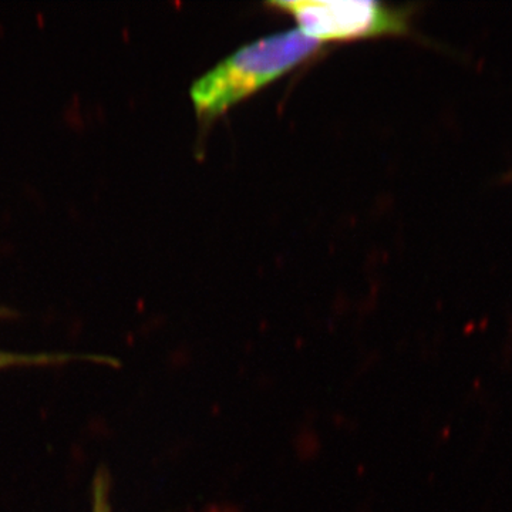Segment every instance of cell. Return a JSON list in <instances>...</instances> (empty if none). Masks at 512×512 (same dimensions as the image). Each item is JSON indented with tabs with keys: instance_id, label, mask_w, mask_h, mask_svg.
<instances>
[{
	"instance_id": "obj_4",
	"label": "cell",
	"mask_w": 512,
	"mask_h": 512,
	"mask_svg": "<svg viewBox=\"0 0 512 512\" xmlns=\"http://www.w3.org/2000/svg\"><path fill=\"white\" fill-rule=\"evenodd\" d=\"M97 504L100 505V510H96V512H107L106 500H104V498H103V491H101V497L97 498Z\"/></svg>"
},
{
	"instance_id": "obj_3",
	"label": "cell",
	"mask_w": 512,
	"mask_h": 512,
	"mask_svg": "<svg viewBox=\"0 0 512 512\" xmlns=\"http://www.w3.org/2000/svg\"><path fill=\"white\" fill-rule=\"evenodd\" d=\"M72 359H79V357L67 355H18V353L0 352V369L12 366L47 365V363L67 362V360Z\"/></svg>"
},
{
	"instance_id": "obj_2",
	"label": "cell",
	"mask_w": 512,
	"mask_h": 512,
	"mask_svg": "<svg viewBox=\"0 0 512 512\" xmlns=\"http://www.w3.org/2000/svg\"><path fill=\"white\" fill-rule=\"evenodd\" d=\"M269 8L292 16L306 36L326 42L410 36L413 33L412 5L393 6L375 0H279Z\"/></svg>"
},
{
	"instance_id": "obj_1",
	"label": "cell",
	"mask_w": 512,
	"mask_h": 512,
	"mask_svg": "<svg viewBox=\"0 0 512 512\" xmlns=\"http://www.w3.org/2000/svg\"><path fill=\"white\" fill-rule=\"evenodd\" d=\"M322 46L292 29L241 47L192 84L190 96L198 121L210 126L242 100L311 59Z\"/></svg>"
}]
</instances>
